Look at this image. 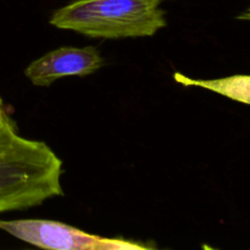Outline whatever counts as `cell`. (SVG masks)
I'll list each match as a JSON object with an SVG mask.
<instances>
[{
	"label": "cell",
	"instance_id": "6da1fadb",
	"mask_svg": "<svg viewBox=\"0 0 250 250\" xmlns=\"http://www.w3.org/2000/svg\"><path fill=\"white\" fill-rule=\"evenodd\" d=\"M62 161L46 143L23 138L15 122L0 129V214L63 195Z\"/></svg>",
	"mask_w": 250,
	"mask_h": 250
},
{
	"label": "cell",
	"instance_id": "7a4b0ae2",
	"mask_svg": "<svg viewBox=\"0 0 250 250\" xmlns=\"http://www.w3.org/2000/svg\"><path fill=\"white\" fill-rule=\"evenodd\" d=\"M161 0H75L53 14L50 24L89 38L151 37L166 26Z\"/></svg>",
	"mask_w": 250,
	"mask_h": 250
},
{
	"label": "cell",
	"instance_id": "3957f363",
	"mask_svg": "<svg viewBox=\"0 0 250 250\" xmlns=\"http://www.w3.org/2000/svg\"><path fill=\"white\" fill-rule=\"evenodd\" d=\"M0 229L34 247L53 250H146L150 247L122 238L87 233L59 221L41 219L0 220Z\"/></svg>",
	"mask_w": 250,
	"mask_h": 250
},
{
	"label": "cell",
	"instance_id": "277c9868",
	"mask_svg": "<svg viewBox=\"0 0 250 250\" xmlns=\"http://www.w3.org/2000/svg\"><path fill=\"white\" fill-rule=\"evenodd\" d=\"M104 66V59L94 46H61L32 61L24 75L37 87H49L62 77H85Z\"/></svg>",
	"mask_w": 250,
	"mask_h": 250
},
{
	"label": "cell",
	"instance_id": "5b68a950",
	"mask_svg": "<svg viewBox=\"0 0 250 250\" xmlns=\"http://www.w3.org/2000/svg\"><path fill=\"white\" fill-rule=\"evenodd\" d=\"M173 80L185 87L204 88L234 102L250 105V75H232L216 80H193L175 72Z\"/></svg>",
	"mask_w": 250,
	"mask_h": 250
},
{
	"label": "cell",
	"instance_id": "8992f818",
	"mask_svg": "<svg viewBox=\"0 0 250 250\" xmlns=\"http://www.w3.org/2000/svg\"><path fill=\"white\" fill-rule=\"evenodd\" d=\"M11 122L12 119L10 117V115L7 114L6 110H5L4 103H2L1 98H0V129H1L2 127L7 126L9 124H11Z\"/></svg>",
	"mask_w": 250,
	"mask_h": 250
},
{
	"label": "cell",
	"instance_id": "52a82bcc",
	"mask_svg": "<svg viewBox=\"0 0 250 250\" xmlns=\"http://www.w3.org/2000/svg\"><path fill=\"white\" fill-rule=\"evenodd\" d=\"M237 19L243 20V21H250V7L249 9H247L244 12H242L239 16H237Z\"/></svg>",
	"mask_w": 250,
	"mask_h": 250
}]
</instances>
